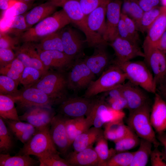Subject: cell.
Instances as JSON below:
<instances>
[{"mask_svg": "<svg viewBox=\"0 0 166 166\" xmlns=\"http://www.w3.org/2000/svg\"><path fill=\"white\" fill-rule=\"evenodd\" d=\"M71 23L70 20L62 9L28 29L20 38L23 42L40 41L44 37L58 31Z\"/></svg>", "mask_w": 166, "mask_h": 166, "instance_id": "obj_2", "label": "cell"}, {"mask_svg": "<svg viewBox=\"0 0 166 166\" xmlns=\"http://www.w3.org/2000/svg\"><path fill=\"white\" fill-rule=\"evenodd\" d=\"M12 97L18 106L22 109L37 106L51 107L54 104L45 93L33 87L24 88Z\"/></svg>", "mask_w": 166, "mask_h": 166, "instance_id": "obj_8", "label": "cell"}, {"mask_svg": "<svg viewBox=\"0 0 166 166\" xmlns=\"http://www.w3.org/2000/svg\"><path fill=\"white\" fill-rule=\"evenodd\" d=\"M65 127L68 137L72 145L76 137L88 130L92 125L89 119L84 116L74 118H67Z\"/></svg>", "mask_w": 166, "mask_h": 166, "instance_id": "obj_26", "label": "cell"}, {"mask_svg": "<svg viewBox=\"0 0 166 166\" xmlns=\"http://www.w3.org/2000/svg\"><path fill=\"white\" fill-rule=\"evenodd\" d=\"M18 85L13 79L5 75L0 76V94L12 96L17 95L19 92Z\"/></svg>", "mask_w": 166, "mask_h": 166, "instance_id": "obj_43", "label": "cell"}, {"mask_svg": "<svg viewBox=\"0 0 166 166\" xmlns=\"http://www.w3.org/2000/svg\"><path fill=\"white\" fill-rule=\"evenodd\" d=\"M37 130L36 129L16 133L14 135L16 138L24 144L28 142L33 136Z\"/></svg>", "mask_w": 166, "mask_h": 166, "instance_id": "obj_54", "label": "cell"}, {"mask_svg": "<svg viewBox=\"0 0 166 166\" xmlns=\"http://www.w3.org/2000/svg\"><path fill=\"white\" fill-rule=\"evenodd\" d=\"M126 80L127 78L123 71L118 66L112 63L98 79L91 82L83 96L90 98L122 84Z\"/></svg>", "mask_w": 166, "mask_h": 166, "instance_id": "obj_5", "label": "cell"}, {"mask_svg": "<svg viewBox=\"0 0 166 166\" xmlns=\"http://www.w3.org/2000/svg\"><path fill=\"white\" fill-rule=\"evenodd\" d=\"M60 33L63 52L74 58L82 49V38L76 30L69 27L62 29Z\"/></svg>", "mask_w": 166, "mask_h": 166, "instance_id": "obj_17", "label": "cell"}, {"mask_svg": "<svg viewBox=\"0 0 166 166\" xmlns=\"http://www.w3.org/2000/svg\"><path fill=\"white\" fill-rule=\"evenodd\" d=\"M154 47L158 49L166 55V30Z\"/></svg>", "mask_w": 166, "mask_h": 166, "instance_id": "obj_58", "label": "cell"}, {"mask_svg": "<svg viewBox=\"0 0 166 166\" xmlns=\"http://www.w3.org/2000/svg\"><path fill=\"white\" fill-rule=\"evenodd\" d=\"M134 152L128 151L116 153L108 162L106 166H130Z\"/></svg>", "mask_w": 166, "mask_h": 166, "instance_id": "obj_42", "label": "cell"}, {"mask_svg": "<svg viewBox=\"0 0 166 166\" xmlns=\"http://www.w3.org/2000/svg\"><path fill=\"white\" fill-rule=\"evenodd\" d=\"M121 85L112 88L105 92L108 97L107 100L113 99L123 96Z\"/></svg>", "mask_w": 166, "mask_h": 166, "instance_id": "obj_55", "label": "cell"}, {"mask_svg": "<svg viewBox=\"0 0 166 166\" xmlns=\"http://www.w3.org/2000/svg\"><path fill=\"white\" fill-rule=\"evenodd\" d=\"M38 161L31 158L30 155H17L11 156L9 153L0 154V166H33L37 165Z\"/></svg>", "mask_w": 166, "mask_h": 166, "instance_id": "obj_29", "label": "cell"}, {"mask_svg": "<svg viewBox=\"0 0 166 166\" xmlns=\"http://www.w3.org/2000/svg\"><path fill=\"white\" fill-rule=\"evenodd\" d=\"M45 93L54 104L61 103L67 98V78L62 73L48 71L32 86Z\"/></svg>", "mask_w": 166, "mask_h": 166, "instance_id": "obj_6", "label": "cell"}, {"mask_svg": "<svg viewBox=\"0 0 166 166\" xmlns=\"http://www.w3.org/2000/svg\"><path fill=\"white\" fill-rule=\"evenodd\" d=\"M105 124L104 136L107 140L114 142L124 137L131 129L128 125L124 124L123 120Z\"/></svg>", "mask_w": 166, "mask_h": 166, "instance_id": "obj_28", "label": "cell"}, {"mask_svg": "<svg viewBox=\"0 0 166 166\" xmlns=\"http://www.w3.org/2000/svg\"><path fill=\"white\" fill-rule=\"evenodd\" d=\"M104 135L101 128L93 127L77 136L72 145L75 152H79L92 147L93 144Z\"/></svg>", "mask_w": 166, "mask_h": 166, "instance_id": "obj_25", "label": "cell"}, {"mask_svg": "<svg viewBox=\"0 0 166 166\" xmlns=\"http://www.w3.org/2000/svg\"><path fill=\"white\" fill-rule=\"evenodd\" d=\"M109 106L103 99L94 100L91 109L86 117L89 119L94 127L101 128L105 124V118Z\"/></svg>", "mask_w": 166, "mask_h": 166, "instance_id": "obj_27", "label": "cell"}, {"mask_svg": "<svg viewBox=\"0 0 166 166\" xmlns=\"http://www.w3.org/2000/svg\"><path fill=\"white\" fill-rule=\"evenodd\" d=\"M107 103L113 109L118 111H123L124 109H127V102L122 96L116 98L108 99Z\"/></svg>", "mask_w": 166, "mask_h": 166, "instance_id": "obj_52", "label": "cell"}, {"mask_svg": "<svg viewBox=\"0 0 166 166\" xmlns=\"http://www.w3.org/2000/svg\"><path fill=\"white\" fill-rule=\"evenodd\" d=\"M55 115L51 107L37 106L28 109L19 117L21 121H26L38 129L50 125Z\"/></svg>", "mask_w": 166, "mask_h": 166, "instance_id": "obj_16", "label": "cell"}, {"mask_svg": "<svg viewBox=\"0 0 166 166\" xmlns=\"http://www.w3.org/2000/svg\"><path fill=\"white\" fill-rule=\"evenodd\" d=\"M82 10L87 16L91 12L100 5L107 3L110 0H77Z\"/></svg>", "mask_w": 166, "mask_h": 166, "instance_id": "obj_46", "label": "cell"}, {"mask_svg": "<svg viewBox=\"0 0 166 166\" xmlns=\"http://www.w3.org/2000/svg\"><path fill=\"white\" fill-rule=\"evenodd\" d=\"M140 138L131 129L124 137L114 142L117 152L128 151L139 145Z\"/></svg>", "mask_w": 166, "mask_h": 166, "instance_id": "obj_37", "label": "cell"}, {"mask_svg": "<svg viewBox=\"0 0 166 166\" xmlns=\"http://www.w3.org/2000/svg\"><path fill=\"white\" fill-rule=\"evenodd\" d=\"M67 117L59 114L55 115L51 122L49 132L52 140L60 154H66L71 145L65 127Z\"/></svg>", "mask_w": 166, "mask_h": 166, "instance_id": "obj_11", "label": "cell"}, {"mask_svg": "<svg viewBox=\"0 0 166 166\" xmlns=\"http://www.w3.org/2000/svg\"><path fill=\"white\" fill-rule=\"evenodd\" d=\"M117 32L118 36L120 38L139 44L129 34L124 20L121 16L118 25Z\"/></svg>", "mask_w": 166, "mask_h": 166, "instance_id": "obj_51", "label": "cell"}, {"mask_svg": "<svg viewBox=\"0 0 166 166\" xmlns=\"http://www.w3.org/2000/svg\"><path fill=\"white\" fill-rule=\"evenodd\" d=\"M11 96L0 94V117L3 119L21 121Z\"/></svg>", "mask_w": 166, "mask_h": 166, "instance_id": "obj_31", "label": "cell"}, {"mask_svg": "<svg viewBox=\"0 0 166 166\" xmlns=\"http://www.w3.org/2000/svg\"><path fill=\"white\" fill-rule=\"evenodd\" d=\"M122 3L121 0H110L107 4L106 30L103 38L108 43L118 36L117 27L121 18Z\"/></svg>", "mask_w": 166, "mask_h": 166, "instance_id": "obj_15", "label": "cell"}, {"mask_svg": "<svg viewBox=\"0 0 166 166\" xmlns=\"http://www.w3.org/2000/svg\"><path fill=\"white\" fill-rule=\"evenodd\" d=\"M58 152L51 151L38 158L40 166H71L65 159L61 158Z\"/></svg>", "mask_w": 166, "mask_h": 166, "instance_id": "obj_39", "label": "cell"}, {"mask_svg": "<svg viewBox=\"0 0 166 166\" xmlns=\"http://www.w3.org/2000/svg\"><path fill=\"white\" fill-rule=\"evenodd\" d=\"M94 100L85 97L66 98L60 105L59 113L67 117L74 118L88 114Z\"/></svg>", "mask_w": 166, "mask_h": 166, "instance_id": "obj_10", "label": "cell"}, {"mask_svg": "<svg viewBox=\"0 0 166 166\" xmlns=\"http://www.w3.org/2000/svg\"><path fill=\"white\" fill-rule=\"evenodd\" d=\"M43 75L39 70L31 67H25L21 75L20 83L24 88L31 87Z\"/></svg>", "mask_w": 166, "mask_h": 166, "instance_id": "obj_40", "label": "cell"}, {"mask_svg": "<svg viewBox=\"0 0 166 166\" xmlns=\"http://www.w3.org/2000/svg\"><path fill=\"white\" fill-rule=\"evenodd\" d=\"M152 166H166V153L160 151L158 148H154L150 155Z\"/></svg>", "mask_w": 166, "mask_h": 166, "instance_id": "obj_48", "label": "cell"}, {"mask_svg": "<svg viewBox=\"0 0 166 166\" xmlns=\"http://www.w3.org/2000/svg\"><path fill=\"white\" fill-rule=\"evenodd\" d=\"M26 3L32 4V2L35 0H19Z\"/></svg>", "mask_w": 166, "mask_h": 166, "instance_id": "obj_61", "label": "cell"}, {"mask_svg": "<svg viewBox=\"0 0 166 166\" xmlns=\"http://www.w3.org/2000/svg\"><path fill=\"white\" fill-rule=\"evenodd\" d=\"M108 3L100 5L87 16V23L89 29L102 38L106 30L105 17Z\"/></svg>", "mask_w": 166, "mask_h": 166, "instance_id": "obj_24", "label": "cell"}, {"mask_svg": "<svg viewBox=\"0 0 166 166\" xmlns=\"http://www.w3.org/2000/svg\"><path fill=\"white\" fill-rule=\"evenodd\" d=\"M107 45L102 44L96 46L93 53L84 60L86 65L94 75L102 73L111 62L106 49Z\"/></svg>", "mask_w": 166, "mask_h": 166, "instance_id": "obj_18", "label": "cell"}, {"mask_svg": "<svg viewBox=\"0 0 166 166\" xmlns=\"http://www.w3.org/2000/svg\"><path fill=\"white\" fill-rule=\"evenodd\" d=\"M36 45L38 49L42 50H57L63 52L60 31L44 37Z\"/></svg>", "mask_w": 166, "mask_h": 166, "instance_id": "obj_35", "label": "cell"}, {"mask_svg": "<svg viewBox=\"0 0 166 166\" xmlns=\"http://www.w3.org/2000/svg\"><path fill=\"white\" fill-rule=\"evenodd\" d=\"M57 7L48 1L34 7L24 15L28 29L52 14Z\"/></svg>", "mask_w": 166, "mask_h": 166, "instance_id": "obj_23", "label": "cell"}, {"mask_svg": "<svg viewBox=\"0 0 166 166\" xmlns=\"http://www.w3.org/2000/svg\"><path fill=\"white\" fill-rule=\"evenodd\" d=\"M157 138L160 143L164 146L166 151V131L162 133L157 134L156 136Z\"/></svg>", "mask_w": 166, "mask_h": 166, "instance_id": "obj_60", "label": "cell"}, {"mask_svg": "<svg viewBox=\"0 0 166 166\" xmlns=\"http://www.w3.org/2000/svg\"><path fill=\"white\" fill-rule=\"evenodd\" d=\"M94 76L84 60L77 62L73 65L68 75V88L76 91L88 87Z\"/></svg>", "mask_w": 166, "mask_h": 166, "instance_id": "obj_12", "label": "cell"}, {"mask_svg": "<svg viewBox=\"0 0 166 166\" xmlns=\"http://www.w3.org/2000/svg\"><path fill=\"white\" fill-rule=\"evenodd\" d=\"M156 93L166 102V75L163 80L157 85Z\"/></svg>", "mask_w": 166, "mask_h": 166, "instance_id": "obj_57", "label": "cell"}, {"mask_svg": "<svg viewBox=\"0 0 166 166\" xmlns=\"http://www.w3.org/2000/svg\"><path fill=\"white\" fill-rule=\"evenodd\" d=\"M14 17L6 18L2 17L0 19V33H6L8 30Z\"/></svg>", "mask_w": 166, "mask_h": 166, "instance_id": "obj_56", "label": "cell"}, {"mask_svg": "<svg viewBox=\"0 0 166 166\" xmlns=\"http://www.w3.org/2000/svg\"><path fill=\"white\" fill-rule=\"evenodd\" d=\"M65 159L71 166H100L98 156L92 147L71 152Z\"/></svg>", "mask_w": 166, "mask_h": 166, "instance_id": "obj_21", "label": "cell"}, {"mask_svg": "<svg viewBox=\"0 0 166 166\" xmlns=\"http://www.w3.org/2000/svg\"><path fill=\"white\" fill-rule=\"evenodd\" d=\"M111 62L123 71L128 81L146 91L156 93V85L153 75L144 61H121L115 59Z\"/></svg>", "mask_w": 166, "mask_h": 166, "instance_id": "obj_3", "label": "cell"}, {"mask_svg": "<svg viewBox=\"0 0 166 166\" xmlns=\"http://www.w3.org/2000/svg\"><path fill=\"white\" fill-rule=\"evenodd\" d=\"M14 135L0 117V152L8 154L14 146Z\"/></svg>", "mask_w": 166, "mask_h": 166, "instance_id": "obj_33", "label": "cell"}, {"mask_svg": "<svg viewBox=\"0 0 166 166\" xmlns=\"http://www.w3.org/2000/svg\"><path fill=\"white\" fill-rule=\"evenodd\" d=\"M37 49L40 59L47 70L50 67L61 69L66 67L71 64L73 59L63 52Z\"/></svg>", "mask_w": 166, "mask_h": 166, "instance_id": "obj_20", "label": "cell"}, {"mask_svg": "<svg viewBox=\"0 0 166 166\" xmlns=\"http://www.w3.org/2000/svg\"><path fill=\"white\" fill-rule=\"evenodd\" d=\"M165 6H158L144 12L138 23L136 25L139 31L142 33L147 32L149 28L164 11Z\"/></svg>", "mask_w": 166, "mask_h": 166, "instance_id": "obj_34", "label": "cell"}, {"mask_svg": "<svg viewBox=\"0 0 166 166\" xmlns=\"http://www.w3.org/2000/svg\"><path fill=\"white\" fill-rule=\"evenodd\" d=\"M25 67L23 63L16 57L7 65L0 68V73L13 79L18 85Z\"/></svg>", "mask_w": 166, "mask_h": 166, "instance_id": "obj_36", "label": "cell"}, {"mask_svg": "<svg viewBox=\"0 0 166 166\" xmlns=\"http://www.w3.org/2000/svg\"><path fill=\"white\" fill-rule=\"evenodd\" d=\"M16 58L12 49L0 48V68L7 65Z\"/></svg>", "mask_w": 166, "mask_h": 166, "instance_id": "obj_50", "label": "cell"}, {"mask_svg": "<svg viewBox=\"0 0 166 166\" xmlns=\"http://www.w3.org/2000/svg\"><path fill=\"white\" fill-rule=\"evenodd\" d=\"M123 96L126 100L129 112L150 105L145 90L128 81L121 85Z\"/></svg>", "mask_w": 166, "mask_h": 166, "instance_id": "obj_13", "label": "cell"}, {"mask_svg": "<svg viewBox=\"0 0 166 166\" xmlns=\"http://www.w3.org/2000/svg\"><path fill=\"white\" fill-rule=\"evenodd\" d=\"M31 5L18 1L10 7L3 11L1 17L9 18L22 15L26 12Z\"/></svg>", "mask_w": 166, "mask_h": 166, "instance_id": "obj_44", "label": "cell"}, {"mask_svg": "<svg viewBox=\"0 0 166 166\" xmlns=\"http://www.w3.org/2000/svg\"><path fill=\"white\" fill-rule=\"evenodd\" d=\"M144 11L134 0H123L121 13L131 18L136 25L141 18Z\"/></svg>", "mask_w": 166, "mask_h": 166, "instance_id": "obj_38", "label": "cell"}, {"mask_svg": "<svg viewBox=\"0 0 166 166\" xmlns=\"http://www.w3.org/2000/svg\"><path fill=\"white\" fill-rule=\"evenodd\" d=\"M113 49L115 58L121 61H131L137 57H144V54L139 44L117 37L108 43Z\"/></svg>", "mask_w": 166, "mask_h": 166, "instance_id": "obj_14", "label": "cell"}, {"mask_svg": "<svg viewBox=\"0 0 166 166\" xmlns=\"http://www.w3.org/2000/svg\"><path fill=\"white\" fill-rule=\"evenodd\" d=\"M28 29L25 16L22 14L14 17L6 33L20 38L23 34Z\"/></svg>", "mask_w": 166, "mask_h": 166, "instance_id": "obj_41", "label": "cell"}, {"mask_svg": "<svg viewBox=\"0 0 166 166\" xmlns=\"http://www.w3.org/2000/svg\"><path fill=\"white\" fill-rule=\"evenodd\" d=\"M19 0H0V9L4 11L10 7Z\"/></svg>", "mask_w": 166, "mask_h": 166, "instance_id": "obj_59", "label": "cell"}, {"mask_svg": "<svg viewBox=\"0 0 166 166\" xmlns=\"http://www.w3.org/2000/svg\"><path fill=\"white\" fill-rule=\"evenodd\" d=\"M144 62L152 72L157 85L166 75V55L156 47L143 49Z\"/></svg>", "mask_w": 166, "mask_h": 166, "instance_id": "obj_9", "label": "cell"}, {"mask_svg": "<svg viewBox=\"0 0 166 166\" xmlns=\"http://www.w3.org/2000/svg\"><path fill=\"white\" fill-rule=\"evenodd\" d=\"M121 16L125 22L128 32L132 38L138 43L140 41V38L136 25L134 21L126 15L121 13Z\"/></svg>", "mask_w": 166, "mask_h": 166, "instance_id": "obj_49", "label": "cell"}, {"mask_svg": "<svg viewBox=\"0 0 166 166\" xmlns=\"http://www.w3.org/2000/svg\"><path fill=\"white\" fill-rule=\"evenodd\" d=\"M6 124L13 135L23 132L36 129L32 125L27 122L7 119H3Z\"/></svg>", "mask_w": 166, "mask_h": 166, "instance_id": "obj_45", "label": "cell"}, {"mask_svg": "<svg viewBox=\"0 0 166 166\" xmlns=\"http://www.w3.org/2000/svg\"><path fill=\"white\" fill-rule=\"evenodd\" d=\"M0 33V48L15 49L18 38H13L6 33Z\"/></svg>", "mask_w": 166, "mask_h": 166, "instance_id": "obj_47", "label": "cell"}, {"mask_svg": "<svg viewBox=\"0 0 166 166\" xmlns=\"http://www.w3.org/2000/svg\"><path fill=\"white\" fill-rule=\"evenodd\" d=\"M56 7L62 8L70 20L85 35L86 41L90 47L107 44L102 36L92 31L87 22V16L83 12L77 0H47Z\"/></svg>", "mask_w": 166, "mask_h": 166, "instance_id": "obj_1", "label": "cell"}, {"mask_svg": "<svg viewBox=\"0 0 166 166\" xmlns=\"http://www.w3.org/2000/svg\"><path fill=\"white\" fill-rule=\"evenodd\" d=\"M49 129V125L37 129L17 155H33L38 157L50 152H58L51 139Z\"/></svg>", "mask_w": 166, "mask_h": 166, "instance_id": "obj_7", "label": "cell"}, {"mask_svg": "<svg viewBox=\"0 0 166 166\" xmlns=\"http://www.w3.org/2000/svg\"><path fill=\"white\" fill-rule=\"evenodd\" d=\"M153 144L150 141L140 138L139 148L134 152L130 166H145L147 164L152 151Z\"/></svg>", "mask_w": 166, "mask_h": 166, "instance_id": "obj_30", "label": "cell"}, {"mask_svg": "<svg viewBox=\"0 0 166 166\" xmlns=\"http://www.w3.org/2000/svg\"><path fill=\"white\" fill-rule=\"evenodd\" d=\"M162 6L166 7V0H160Z\"/></svg>", "mask_w": 166, "mask_h": 166, "instance_id": "obj_62", "label": "cell"}, {"mask_svg": "<svg viewBox=\"0 0 166 166\" xmlns=\"http://www.w3.org/2000/svg\"><path fill=\"white\" fill-rule=\"evenodd\" d=\"M150 118L155 131L160 133L166 131V102L157 93L155 94Z\"/></svg>", "mask_w": 166, "mask_h": 166, "instance_id": "obj_19", "label": "cell"}, {"mask_svg": "<svg viewBox=\"0 0 166 166\" xmlns=\"http://www.w3.org/2000/svg\"><path fill=\"white\" fill-rule=\"evenodd\" d=\"M151 109L150 105H148L129 112L127 123L139 137L150 141L154 148H158L160 144L151 122Z\"/></svg>", "mask_w": 166, "mask_h": 166, "instance_id": "obj_4", "label": "cell"}, {"mask_svg": "<svg viewBox=\"0 0 166 166\" xmlns=\"http://www.w3.org/2000/svg\"><path fill=\"white\" fill-rule=\"evenodd\" d=\"M144 12L159 6L160 0H134Z\"/></svg>", "mask_w": 166, "mask_h": 166, "instance_id": "obj_53", "label": "cell"}, {"mask_svg": "<svg viewBox=\"0 0 166 166\" xmlns=\"http://www.w3.org/2000/svg\"><path fill=\"white\" fill-rule=\"evenodd\" d=\"M166 30V7L165 6L164 11L147 30L143 43V49L154 47Z\"/></svg>", "mask_w": 166, "mask_h": 166, "instance_id": "obj_22", "label": "cell"}, {"mask_svg": "<svg viewBox=\"0 0 166 166\" xmlns=\"http://www.w3.org/2000/svg\"><path fill=\"white\" fill-rule=\"evenodd\" d=\"M96 143L94 149L98 157L100 166H106L108 161L117 152L114 148H109L107 140L104 135Z\"/></svg>", "mask_w": 166, "mask_h": 166, "instance_id": "obj_32", "label": "cell"}]
</instances>
